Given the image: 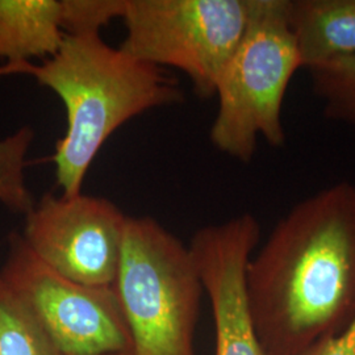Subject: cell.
<instances>
[{
  "instance_id": "16",
  "label": "cell",
  "mask_w": 355,
  "mask_h": 355,
  "mask_svg": "<svg viewBox=\"0 0 355 355\" xmlns=\"http://www.w3.org/2000/svg\"><path fill=\"white\" fill-rule=\"evenodd\" d=\"M123 355H132V354H123Z\"/></svg>"
},
{
  "instance_id": "13",
  "label": "cell",
  "mask_w": 355,
  "mask_h": 355,
  "mask_svg": "<svg viewBox=\"0 0 355 355\" xmlns=\"http://www.w3.org/2000/svg\"><path fill=\"white\" fill-rule=\"evenodd\" d=\"M35 136L32 128L23 127L0 140V204L24 216L36 204L26 180V155Z\"/></svg>"
},
{
  "instance_id": "11",
  "label": "cell",
  "mask_w": 355,
  "mask_h": 355,
  "mask_svg": "<svg viewBox=\"0 0 355 355\" xmlns=\"http://www.w3.org/2000/svg\"><path fill=\"white\" fill-rule=\"evenodd\" d=\"M0 355H64L31 308L1 278Z\"/></svg>"
},
{
  "instance_id": "4",
  "label": "cell",
  "mask_w": 355,
  "mask_h": 355,
  "mask_svg": "<svg viewBox=\"0 0 355 355\" xmlns=\"http://www.w3.org/2000/svg\"><path fill=\"white\" fill-rule=\"evenodd\" d=\"M132 355H198L204 287L190 248L149 216H128L114 283Z\"/></svg>"
},
{
  "instance_id": "7",
  "label": "cell",
  "mask_w": 355,
  "mask_h": 355,
  "mask_svg": "<svg viewBox=\"0 0 355 355\" xmlns=\"http://www.w3.org/2000/svg\"><path fill=\"white\" fill-rule=\"evenodd\" d=\"M128 216L105 198L45 193L26 215L23 240L67 279L114 287Z\"/></svg>"
},
{
  "instance_id": "1",
  "label": "cell",
  "mask_w": 355,
  "mask_h": 355,
  "mask_svg": "<svg viewBox=\"0 0 355 355\" xmlns=\"http://www.w3.org/2000/svg\"><path fill=\"white\" fill-rule=\"evenodd\" d=\"M246 305L268 355H303L355 320V183L295 204L245 274Z\"/></svg>"
},
{
  "instance_id": "6",
  "label": "cell",
  "mask_w": 355,
  "mask_h": 355,
  "mask_svg": "<svg viewBox=\"0 0 355 355\" xmlns=\"http://www.w3.org/2000/svg\"><path fill=\"white\" fill-rule=\"evenodd\" d=\"M64 355L132 354V340L114 287L67 279L44 263L21 234L10 237L0 270Z\"/></svg>"
},
{
  "instance_id": "15",
  "label": "cell",
  "mask_w": 355,
  "mask_h": 355,
  "mask_svg": "<svg viewBox=\"0 0 355 355\" xmlns=\"http://www.w3.org/2000/svg\"><path fill=\"white\" fill-rule=\"evenodd\" d=\"M303 355H355V320L343 333L318 343Z\"/></svg>"
},
{
  "instance_id": "10",
  "label": "cell",
  "mask_w": 355,
  "mask_h": 355,
  "mask_svg": "<svg viewBox=\"0 0 355 355\" xmlns=\"http://www.w3.org/2000/svg\"><path fill=\"white\" fill-rule=\"evenodd\" d=\"M64 0H0V60L44 61L64 42Z\"/></svg>"
},
{
  "instance_id": "9",
  "label": "cell",
  "mask_w": 355,
  "mask_h": 355,
  "mask_svg": "<svg viewBox=\"0 0 355 355\" xmlns=\"http://www.w3.org/2000/svg\"><path fill=\"white\" fill-rule=\"evenodd\" d=\"M303 69L355 54V0H287Z\"/></svg>"
},
{
  "instance_id": "8",
  "label": "cell",
  "mask_w": 355,
  "mask_h": 355,
  "mask_svg": "<svg viewBox=\"0 0 355 355\" xmlns=\"http://www.w3.org/2000/svg\"><path fill=\"white\" fill-rule=\"evenodd\" d=\"M261 240L252 214L198 229L191 239L192 258L208 296L215 322V355H268L258 341L245 293V274Z\"/></svg>"
},
{
  "instance_id": "2",
  "label": "cell",
  "mask_w": 355,
  "mask_h": 355,
  "mask_svg": "<svg viewBox=\"0 0 355 355\" xmlns=\"http://www.w3.org/2000/svg\"><path fill=\"white\" fill-rule=\"evenodd\" d=\"M13 74L35 78L64 103L67 128L51 158L64 198L82 193L95 157L119 128L149 110L184 99L165 69L110 46L101 33L66 35L48 60L0 66V76Z\"/></svg>"
},
{
  "instance_id": "14",
  "label": "cell",
  "mask_w": 355,
  "mask_h": 355,
  "mask_svg": "<svg viewBox=\"0 0 355 355\" xmlns=\"http://www.w3.org/2000/svg\"><path fill=\"white\" fill-rule=\"evenodd\" d=\"M125 0H64L66 35L101 33L114 19H123Z\"/></svg>"
},
{
  "instance_id": "3",
  "label": "cell",
  "mask_w": 355,
  "mask_h": 355,
  "mask_svg": "<svg viewBox=\"0 0 355 355\" xmlns=\"http://www.w3.org/2000/svg\"><path fill=\"white\" fill-rule=\"evenodd\" d=\"M300 69L287 0H248L245 31L216 86L217 112L209 130L216 149L249 164L259 139L282 148L283 104Z\"/></svg>"
},
{
  "instance_id": "5",
  "label": "cell",
  "mask_w": 355,
  "mask_h": 355,
  "mask_svg": "<svg viewBox=\"0 0 355 355\" xmlns=\"http://www.w3.org/2000/svg\"><path fill=\"white\" fill-rule=\"evenodd\" d=\"M128 55L180 70L202 99L216 86L248 20V0H125Z\"/></svg>"
},
{
  "instance_id": "12",
  "label": "cell",
  "mask_w": 355,
  "mask_h": 355,
  "mask_svg": "<svg viewBox=\"0 0 355 355\" xmlns=\"http://www.w3.org/2000/svg\"><path fill=\"white\" fill-rule=\"evenodd\" d=\"M312 92L322 103L324 114L355 129V54L306 70Z\"/></svg>"
}]
</instances>
